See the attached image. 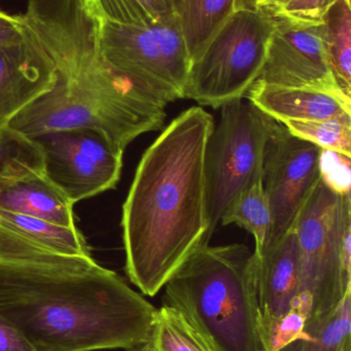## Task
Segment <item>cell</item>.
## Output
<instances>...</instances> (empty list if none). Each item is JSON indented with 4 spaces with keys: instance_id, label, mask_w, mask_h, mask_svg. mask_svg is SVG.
<instances>
[{
    "instance_id": "1",
    "label": "cell",
    "mask_w": 351,
    "mask_h": 351,
    "mask_svg": "<svg viewBox=\"0 0 351 351\" xmlns=\"http://www.w3.org/2000/svg\"><path fill=\"white\" fill-rule=\"evenodd\" d=\"M158 309L92 257L55 253L0 226V315L35 351L129 350Z\"/></svg>"
},
{
    "instance_id": "2",
    "label": "cell",
    "mask_w": 351,
    "mask_h": 351,
    "mask_svg": "<svg viewBox=\"0 0 351 351\" xmlns=\"http://www.w3.org/2000/svg\"><path fill=\"white\" fill-rule=\"evenodd\" d=\"M22 36L51 64L53 88L8 123L31 137L72 128L102 130L120 147L162 130L166 105L111 69L101 51V23L91 0H27Z\"/></svg>"
},
{
    "instance_id": "3",
    "label": "cell",
    "mask_w": 351,
    "mask_h": 351,
    "mask_svg": "<svg viewBox=\"0 0 351 351\" xmlns=\"http://www.w3.org/2000/svg\"><path fill=\"white\" fill-rule=\"evenodd\" d=\"M214 117L194 106L146 150L123 206L126 274L154 297L208 231L204 158Z\"/></svg>"
},
{
    "instance_id": "4",
    "label": "cell",
    "mask_w": 351,
    "mask_h": 351,
    "mask_svg": "<svg viewBox=\"0 0 351 351\" xmlns=\"http://www.w3.org/2000/svg\"><path fill=\"white\" fill-rule=\"evenodd\" d=\"M179 311L212 351H265L257 294V257L242 243H202L165 284Z\"/></svg>"
},
{
    "instance_id": "5",
    "label": "cell",
    "mask_w": 351,
    "mask_h": 351,
    "mask_svg": "<svg viewBox=\"0 0 351 351\" xmlns=\"http://www.w3.org/2000/svg\"><path fill=\"white\" fill-rule=\"evenodd\" d=\"M294 229L308 325L330 317L351 292V194L337 193L319 180Z\"/></svg>"
},
{
    "instance_id": "6",
    "label": "cell",
    "mask_w": 351,
    "mask_h": 351,
    "mask_svg": "<svg viewBox=\"0 0 351 351\" xmlns=\"http://www.w3.org/2000/svg\"><path fill=\"white\" fill-rule=\"evenodd\" d=\"M272 29L263 8L235 10L191 62L185 98L214 109L245 98L263 69Z\"/></svg>"
},
{
    "instance_id": "7",
    "label": "cell",
    "mask_w": 351,
    "mask_h": 351,
    "mask_svg": "<svg viewBox=\"0 0 351 351\" xmlns=\"http://www.w3.org/2000/svg\"><path fill=\"white\" fill-rule=\"evenodd\" d=\"M101 51L113 71L164 105L185 98L191 59L177 14L144 26L101 23Z\"/></svg>"
},
{
    "instance_id": "8",
    "label": "cell",
    "mask_w": 351,
    "mask_h": 351,
    "mask_svg": "<svg viewBox=\"0 0 351 351\" xmlns=\"http://www.w3.org/2000/svg\"><path fill=\"white\" fill-rule=\"evenodd\" d=\"M204 158L208 231L206 243L231 202L261 181L264 154L274 119L243 99L220 107Z\"/></svg>"
},
{
    "instance_id": "9",
    "label": "cell",
    "mask_w": 351,
    "mask_h": 351,
    "mask_svg": "<svg viewBox=\"0 0 351 351\" xmlns=\"http://www.w3.org/2000/svg\"><path fill=\"white\" fill-rule=\"evenodd\" d=\"M30 138L43 152V173L72 204L117 186L125 150L102 130L72 128Z\"/></svg>"
},
{
    "instance_id": "10",
    "label": "cell",
    "mask_w": 351,
    "mask_h": 351,
    "mask_svg": "<svg viewBox=\"0 0 351 351\" xmlns=\"http://www.w3.org/2000/svg\"><path fill=\"white\" fill-rule=\"evenodd\" d=\"M321 152L319 146L296 137L284 123L274 121L262 174L273 217L267 250L293 229L307 198L321 180Z\"/></svg>"
},
{
    "instance_id": "11",
    "label": "cell",
    "mask_w": 351,
    "mask_h": 351,
    "mask_svg": "<svg viewBox=\"0 0 351 351\" xmlns=\"http://www.w3.org/2000/svg\"><path fill=\"white\" fill-rule=\"evenodd\" d=\"M272 19L273 29L267 55L257 82L348 97L332 72L324 43L323 24Z\"/></svg>"
},
{
    "instance_id": "12",
    "label": "cell",
    "mask_w": 351,
    "mask_h": 351,
    "mask_svg": "<svg viewBox=\"0 0 351 351\" xmlns=\"http://www.w3.org/2000/svg\"><path fill=\"white\" fill-rule=\"evenodd\" d=\"M299 291L300 261L293 227L278 243L257 257L258 304L263 342L268 333L294 309L305 311Z\"/></svg>"
},
{
    "instance_id": "13",
    "label": "cell",
    "mask_w": 351,
    "mask_h": 351,
    "mask_svg": "<svg viewBox=\"0 0 351 351\" xmlns=\"http://www.w3.org/2000/svg\"><path fill=\"white\" fill-rule=\"evenodd\" d=\"M55 75L41 49L22 43L0 49V127L53 88Z\"/></svg>"
},
{
    "instance_id": "14",
    "label": "cell",
    "mask_w": 351,
    "mask_h": 351,
    "mask_svg": "<svg viewBox=\"0 0 351 351\" xmlns=\"http://www.w3.org/2000/svg\"><path fill=\"white\" fill-rule=\"evenodd\" d=\"M247 97L262 112L282 123L328 121L351 115V98L324 90L256 82Z\"/></svg>"
},
{
    "instance_id": "15",
    "label": "cell",
    "mask_w": 351,
    "mask_h": 351,
    "mask_svg": "<svg viewBox=\"0 0 351 351\" xmlns=\"http://www.w3.org/2000/svg\"><path fill=\"white\" fill-rule=\"evenodd\" d=\"M0 208L76 226L73 204L45 173H34L0 186Z\"/></svg>"
},
{
    "instance_id": "16",
    "label": "cell",
    "mask_w": 351,
    "mask_h": 351,
    "mask_svg": "<svg viewBox=\"0 0 351 351\" xmlns=\"http://www.w3.org/2000/svg\"><path fill=\"white\" fill-rule=\"evenodd\" d=\"M0 226L55 253L92 257L78 227L63 226L43 219L0 208Z\"/></svg>"
},
{
    "instance_id": "17",
    "label": "cell",
    "mask_w": 351,
    "mask_h": 351,
    "mask_svg": "<svg viewBox=\"0 0 351 351\" xmlns=\"http://www.w3.org/2000/svg\"><path fill=\"white\" fill-rule=\"evenodd\" d=\"M235 12V0H179L177 8L191 62Z\"/></svg>"
},
{
    "instance_id": "18",
    "label": "cell",
    "mask_w": 351,
    "mask_h": 351,
    "mask_svg": "<svg viewBox=\"0 0 351 351\" xmlns=\"http://www.w3.org/2000/svg\"><path fill=\"white\" fill-rule=\"evenodd\" d=\"M220 225L236 224L255 239V254L261 257L269 245L273 217L261 181L241 191L225 210Z\"/></svg>"
},
{
    "instance_id": "19",
    "label": "cell",
    "mask_w": 351,
    "mask_h": 351,
    "mask_svg": "<svg viewBox=\"0 0 351 351\" xmlns=\"http://www.w3.org/2000/svg\"><path fill=\"white\" fill-rule=\"evenodd\" d=\"M324 43L338 86L351 98L350 0H336L324 18Z\"/></svg>"
},
{
    "instance_id": "20",
    "label": "cell",
    "mask_w": 351,
    "mask_h": 351,
    "mask_svg": "<svg viewBox=\"0 0 351 351\" xmlns=\"http://www.w3.org/2000/svg\"><path fill=\"white\" fill-rule=\"evenodd\" d=\"M351 292L324 321L305 326L306 336L278 351H351Z\"/></svg>"
},
{
    "instance_id": "21",
    "label": "cell",
    "mask_w": 351,
    "mask_h": 351,
    "mask_svg": "<svg viewBox=\"0 0 351 351\" xmlns=\"http://www.w3.org/2000/svg\"><path fill=\"white\" fill-rule=\"evenodd\" d=\"M43 172V152L28 136L10 125L0 127V186Z\"/></svg>"
},
{
    "instance_id": "22",
    "label": "cell",
    "mask_w": 351,
    "mask_h": 351,
    "mask_svg": "<svg viewBox=\"0 0 351 351\" xmlns=\"http://www.w3.org/2000/svg\"><path fill=\"white\" fill-rule=\"evenodd\" d=\"M150 343L155 351H212L183 315L166 304L157 311Z\"/></svg>"
},
{
    "instance_id": "23",
    "label": "cell",
    "mask_w": 351,
    "mask_h": 351,
    "mask_svg": "<svg viewBox=\"0 0 351 351\" xmlns=\"http://www.w3.org/2000/svg\"><path fill=\"white\" fill-rule=\"evenodd\" d=\"M103 21L144 26L177 14L165 0H91Z\"/></svg>"
},
{
    "instance_id": "24",
    "label": "cell",
    "mask_w": 351,
    "mask_h": 351,
    "mask_svg": "<svg viewBox=\"0 0 351 351\" xmlns=\"http://www.w3.org/2000/svg\"><path fill=\"white\" fill-rule=\"evenodd\" d=\"M284 127L296 137L324 150L351 156V115L319 121H286Z\"/></svg>"
},
{
    "instance_id": "25",
    "label": "cell",
    "mask_w": 351,
    "mask_h": 351,
    "mask_svg": "<svg viewBox=\"0 0 351 351\" xmlns=\"http://www.w3.org/2000/svg\"><path fill=\"white\" fill-rule=\"evenodd\" d=\"M321 179L337 193L350 194V156L324 150L321 156Z\"/></svg>"
},
{
    "instance_id": "26",
    "label": "cell",
    "mask_w": 351,
    "mask_h": 351,
    "mask_svg": "<svg viewBox=\"0 0 351 351\" xmlns=\"http://www.w3.org/2000/svg\"><path fill=\"white\" fill-rule=\"evenodd\" d=\"M336 0H288L268 14L274 18L323 24L324 18Z\"/></svg>"
},
{
    "instance_id": "27",
    "label": "cell",
    "mask_w": 351,
    "mask_h": 351,
    "mask_svg": "<svg viewBox=\"0 0 351 351\" xmlns=\"http://www.w3.org/2000/svg\"><path fill=\"white\" fill-rule=\"evenodd\" d=\"M0 351H35L28 340L0 315Z\"/></svg>"
},
{
    "instance_id": "28",
    "label": "cell",
    "mask_w": 351,
    "mask_h": 351,
    "mask_svg": "<svg viewBox=\"0 0 351 351\" xmlns=\"http://www.w3.org/2000/svg\"><path fill=\"white\" fill-rule=\"evenodd\" d=\"M22 43L20 14H8L0 10V49Z\"/></svg>"
},
{
    "instance_id": "29",
    "label": "cell",
    "mask_w": 351,
    "mask_h": 351,
    "mask_svg": "<svg viewBox=\"0 0 351 351\" xmlns=\"http://www.w3.org/2000/svg\"><path fill=\"white\" fill-rule=\"evenodd\" d=\"M259 0H235V10H258Z\"/></svg>"
},
{
    "instance_id": "30",
    "label": "cell",
    "mask_w": 351,
    "mask_h": 351,
    "mask_svg": "<svg viewBox=\"0 0 351 351\" xmlns=\"http://www.w3.org/2000/svg\"><path fill=\"white\" fill-rule=\"evenodd\" d=\"M286 1H288V0H268V1L266 2L265 5L261 8H263V10L269 12V10H275V8H278V6L286 3Z\"/></svg>"
},
{
    "instance_id": "31",
    "label": "cell",
    "mask_w": 351,
    "mask_h": 351,
    "mask_svg": "<svg viewBox=\"0 0 351 351\" xmlns=\"http://www.w3.org/2000/svg\"><path fill=\"white\" fill-rule=\"evenodd\" d=\"M127 351H155V350L152 348V344L148 342V343L144 344V346H140L138 348H132V350Z\"/></svg>"
},
{
    "instance_id": "32",
    "label": "cell",
    "mask_w": 351,
    "mask_h": 351,
    "mask_svg": "<svg viewBox=\"0 0 351 351\" xmlns=\"http://www.w3.org/2000/svg\"><path fill=\"white\" fill-rule=\"evenodd\" d=\"M165 1H166L167 3L173 8V10L177 12V5H179V0H165Z\"/></svg>"
},
{
    "instance_id": "33",
    "label": "cell",
    "mask_w": 351,
    "mask_h": 351,
    "mask_svg": "<svg viewBox=\"0 0 351 351\" xmlns=\"http://www.w3.org/2000/svg\"><path fill=\"white\" fill-rule=\"evenodd\" d=\"M267 1L268 0H259V8H263Z\"/></svg>"
}]
</instances>
